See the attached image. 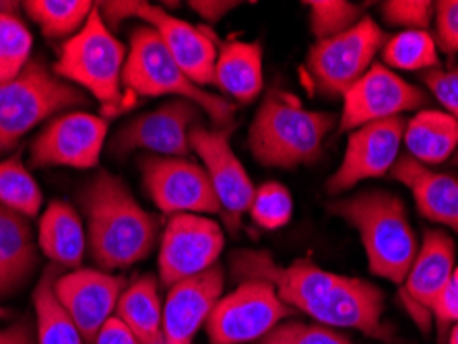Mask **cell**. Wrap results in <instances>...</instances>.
Here are the masks:
<instances>
[{
    "label": "cell",
    "mask_w": 458,
    "mask_h": 344,
    "mask_svg": "<svg viewBox=\"0 0 458 344\" xmlns=\"http://www.w3.org/2000/svg\"><path fill=\"white\" fill-rule=\"evenodd\" d=\"M123 87L131 96H174L176 99L191 101L217 128H229L233 122L235 105L192 83L165 50L157 31L149 25L139 27L132 33L123 72Z\"/></svg>",
    "instance_id": "6"
},
{
    "label": "cell",
    "mask_w": 458,
    "mask_h": 344,
    "mask_svg": "<svg viewBox=\"0 0 458 344\" xmlns=\"http://www.w3.org/2000/svg\"><path fill=\"white\" fill-rule=\"evenodd\" d=\"M407 120L403 116L366 124L352 132L339 170L327 181L328 194H341L363 180L382 178L399 161Z\"/></svg>",
    "instance_id": "16"
},
{
    "label": "cell",
    "mask_w": 458,
    "mask_h": 344,
    "mask_svg": "<svg viewBox=\"0 0 458 344\" xmlns=\"http://www.w3.org/2000/svg\"><path fill=\"white\" fill-rule=\"evenodd\" d=\"M434 3L428 0H388L382 3V17L388 25L405 27V31H428L434 19Z\"/></svg>",
    "instance_id": "35"
},
{
    "label": "cell",
    "mask_w": 458,
    "mask_h": 344,
    "mask_svg": "<svg viewBox=\"0 0 458 344\" xmlns=\"http://www.w3.org/2000/svg\"><path fill=\"white\" fill-rule=\"evenodd\" d=\"M436 9V36L437 46L444 52H458V0H440Z\"/></svg>",
    "instance_id": "37"
},
{
    "label": "cell",
    "mask_w": 458,
    "mask_h": 344,
    "mask_svg": "<svg viewBox=\"0 0 458 344\" xmlns=\"http://www.w3.org/2000/svg\"><path fill=\"white\" fill-rule=\"evenodd\" d=\"M250 217L262 229H279L292 221L293 198L279 181H267L256 188L250 208Z\"/></svg>",
    "instance_id": "32"
},
{
    "label": "cell",
    "mask_w": 458,
    "mask_h": 344,
    "mask_svg": "<svg viewBox=\"0 0 458 344\" xmlns=\"http://www.w3.org/2000/svg\"><path fill=\"white\" fill-rule=\"evenodd\" d=\"M81 202L87 217V246L102 271L128 268L153 252L157 219L112 173H98L85 186Z\"/></svg>",
    "instance_id": "2"
},
{
    "label": "cell",
    "mask_w": 458,
    "mask_h": 344,
    "mask_svg": "<svg viewBox=\"0 0 458 344\" xmlns=\"http://www.w3.org/2000/svg\"><path fill=\"white\" fill-rule=\"evenodd\" d=\"M409 157L421 165L444 164L458 147V122L446 112L421 110L407 120L405 137Z\"/></svg>",
    "instance_id": "26"
},
{
    "label": "cell",
    "mask_w": 458,
    "mask_h": 344,
    "mask_svg": "<svg viewBox=\"0 0 458 344\" xmlns=\"http://www.w3.org/2000/svg\"><path fill=\"white\" fill-rule=\"evenodd\" d=\"M131 17H137L157 31L165 50L176 60V64L186 72V77L199 87L213 85L215 63L219 48L217 38L207 27L192 25L172 17L161 6L147 3H131Z\"/></svg>",
    "instance_id": "18"
},
{
    "label": "cell",
    "mask_w": 458,
    "mask_h": 344,
    "mask_svg": "<svg viewBox=\"0 0 458 344\" xmlns=\"http://www.w3.org/2000/svg\"><path fill=\"white\" fill-rule=\"evenodd\" d=\"M60 268H46L42 279L33 291V306H36V336L38 344H83L79 328L72 323L69 314L60 306L54 295V282L60 276Z\"/></svg>",
    "instance_id": "27"
},
{
    "label": "cell",
    "mask_w": 458,
    "mask_h": 344,
    "mask_svg": "<svg viewBox=\"0 0 458 344\" xmlns=\"http://www.w3.org/2000/svg\"><path fill=\"white\" fill-rule=\"evenodd\" d=\"M384 63L394 71H434L437 66V46L428 31H401L384 44Z\"/></svg>",
    "instance_id": "30"
},
{
    "label": "cell",
    "mask_w": 458,
    "mask_h": 344,
    "mask_svg": "<svg viewBox=\"0 0 458 344\" xmlns=\"http://www.w3.org/2000/svg\"><path fill=\"white\" fill-rule=\"evenodd\" d=\"M33 38L21 19L0 11V83H9L31 63Z\"/></svg>",
    "instance_id": "31"
},
{
    "label": "cell",
    "mask_w": 458,
    "mask_h": 344,
    "mask_svg": "<svg viewBox=\"0 0 458 344\" xmlns=\"http://www.w3.org/2000/svg\"><path fill=\"white\" fill-rule=\"evenodd\" d=\"M38 246L58 268L81 266L87 249V231L79 213L69 202L54 200L39 219Z\"/></svg>",
    "instance_id": "23"
},
{
    "label": "cell",
    "mask_w": 458,
    "mask_h": 344,
    "mask_svg": "<svg viewBox=\"0 0 458 344\" xmlns=\"http://www.w3.org/2000/svg\"><path fill=\"white\" fill-rule=\"evenodd\" d=\"M293 314L267 281H242L238 289L215 303L207 320L208 344L260 340Z\"/></svg>",
    "instance_id": "8"
},
{
    "label": "cell",
    "mask_w": 458,
    "mask_h": 344,
    "mask_svg": "<svg viewBox=\"0 0 458 344\" xmlns=\"http://www.w3.org/2000/svg\"><path fill=\"white\" fill-rule=\"evenodd\" d=\"M38 266V244L27 217L0 206V297L21 289Z\"/></svg>",
    "instance_id": "22"
},
{
    "label": "cell",
    "mask_w": 458,
    "mask_h": 344,
    "mask_svg": "<svg viewBox=\"0 0 458 344\" xmlns=\"http://www.w3.org/2000/svg\"><path fill=\"white\" fill-rule=\"evenodd\" d=\"M107 120L87 112H69L54 118L30 147L33 167L93 170L102 157Z\"/></svg>",
    "instance_id": "14"
},
{
    "label": "cell",
    "mask_w": 458,
    "mask_h": 344,
    "mask_svg": "<svg viewBox=\"0 0 458 344\" xmlns=\"http://www.w3.org/2000/svg\"><path fill=\"white\" fill-rule=\"evenodd\" d=\"M454 273V241L448 233L429 229L417 252L407 279L403 281L401 299L413 315L417 326L429 330L432 307Z\"/></svg>",
    "instance_id": "19"
},
{
    "label": "cell",
    "mask_w": 458,
    "mask_h": 344,
    "mask_svg": "<svg viewBox=\"0 0 458 344\" xmlns=\"http://www.w3.org/2000/svg\"><path fill=\"white\" fill-rule=\"evenodd\" d=\"M393 178L413 194L417 211L423 219L440 222L458 233V178L453 173L429 170L413 157H399Z\"/></svg>",
    "instance_id": "21"
},
{
    "label": "cell",
    "mask_w": 458,
    "mask_h": 344,
    "mask_svg": "<svg viewBox=\"0 0 458 344\" xmlns=\"http://www.w3.org/2000/svg\"><path fill=\"white\" fill-rule=\"evenodd\" d=\"M233 276L242 281H267L292 309H300L328 328H352L374 336L382 326L384 295L372 282L322 271L308 260L279 266L268 252L240 249L232 256Z\"/></svg>",
    "instance_id": "1"
},
{
    "label": "cell",
    "mask_w": 458,
    "mask_h": 344,
    "mask_svg": "<svg viewBox=\"0 0 458 344\" xmlns=\"http://www.w3.org/2000/svg\"><path fill=\"white\" fill-rule=\"evenodd\" d=\"M429 93L440 101L448 116L458 122V69H434L421 74Z\"/></svg>",
    "instance_id": "36"
},
{
    "label": "cell",
    "mask_w": 458,
    "mask_h": 344,
    "mask_svg": "<svg viewBox=\"0 0 458 344\" xmlns=\"http://www.w3.org/2000/svg\"><path fill=\"white\" fill-rule=\"evenodd\" d=\"M384 39L386 36L380 25L374 19L361 17L352 29L316 42L306 60L314 83L327 96H345L372 66Z\"/></svg>",
    "instance_id": "9"
},
{
    "label": "cell",
    "mask_w": 458,
    "mask_h": 344,
    "mask_svg": "<svg viewBox=\"0 0 458 344\" xmlns=\"http://www.w3.org/2000/svg\"><path fill=\"white\" fill-rule=\"evenodd\" d=\"M328 211L357 229L369 271L403 285L420 252L403 200L390 192L369 190L331 202Z\"/></svg>",
    "instance_id": "3"
},
{
    "label": "cell",
    "mask_w": 458,
    "mask_h": 344,
    "mask_svg": "<svg viewBox=\"0 0 458 344\" xmlns=\"http://www.w3.org/2000/svg\"><path fill=\"white\" fill-rule=\"evenodd\" d=\"M213 85L238 104H252L262 91V48L259 42H225L215 63Z\"/></svg>",
    "instance_id": "24"
},
{
    "label": "cell",
    "mask_w": 458,
    "mask_h": 344,
    "mask_svg": "<svg viewBox=\"0 0 458 344\" xmlns=\"http://www.w3.org/2000/svg\"><path fill=\"white\" fill-rule=\"evenodd\" d=\"M145 192L153 205L167 214H200L221 213L211 180L203 165L180 157H149L140 159Z\"/></svg>",
    "instance_id": "12"
},
{
    "label": "cell",
    "mask_w": 458,
    "mask_h": 344,
    "mask_svg": "<svg viewBox=\"0 0 458 344\" xmlns=\"http://www.w3.org/2000/svg\"><path fill=\"white\" fill-rule=\"evenodd\" d=\"M42 202V190L19 155L0 161V206L33 219L38 217Z\"/></svg>",
    "instance_id": "29"
},
{
    "label": "cell",
    "mask_w": 458,
    "mask_h": 344,
    "mask_svg": "<svg viewBox=\"0 0 458 344\" xmlns=\"http://www.w3.org/2000/svg\"><path fill=\"white\" fill-rule=\"evenodd\" d=\"M191 148L203 161L225 222L229 229H235L242 214L252 205L256 186L229 145V128L211 130L203 124L194 126L191 130Z\"/></svg>",
    "instance_id": "15"
},
{
    "label": "cell",
    "mask_w": 458,
    "mask_h": 344,
    "mask_svg": "<svg viewBox=\"0 0 458 344\" xmlns=\"http://www.w3.org/2000/svg\"><path fill=\"white\" fill-rule=\"evenodd\" d=\"M126 48L114 38L98 4L81 31L66 39L54 64V74L66 83L89 91L104 105L106 116H116L126 107L123 72Z\"/></svg>",
    "instance_id": "5"
},
{
    "label": "cell",
    "mask_w": 458,
    "mask_h": 344,
    "mask_svg": "<svg viewBox=\"0 0 458 344\" xmlns=\"http://www.w3.org/2000/svg\"><path fill=\"white\" fill-rule=\"evenodd\" d=\"M429 104L426 91L407 83L399 74L376 63L357 83L343 96V112L339 118V132L382 122L413 112Z\"/></svg>",
    "instance_id": "13"
},
{
    "label": "cell",
    "mask_w": 458,
    "mask_h": 344,
    "mask_svg": "<svg viewBox=\"0 0 458 344\" xmlns=\"http://www.w3.org/2000/svg\"><path fill=\"white\" fill-rule=\"evenodd\" d=\"M306 6H310V29L318 42L339 36L361 21L360 6L345 0H314Z\"/></svg>",
    "instance_id": "33"
},
{
    "label": "cell",
    "mask_w": 458,
    "mask_h": 344,
    "mask_svg": "<svg viewBox=\"0 0 458 344\" xmlns=\"http://www.w3.org/2000/svg\"><path fill=\"white\" fill-rule=\"evenodd\" d=\"M259 344H353L336 330L322 323L283 322L277 328L262 336Z\"/></svg>",
    "instance_id": "34"
},
{
    "label": "cell",
    "mask_w": 458,
    "mask_h": 344,
    "mask_svg": "<svg viewBox=\"0 0 458 344\" xmlns=\"http://www.w3.org/2000/svg\"><path fill=\"white\" fill-rule=\"evenodd\" d=\"M93 344H140L134 336L128 332L126 326L118 318L107 320L102 332L98 334V339Z\"/></svg>",
    "instance_id": "39"
},
{
    "label": "cell",
    "mask_w": 458,
    "mask_h": 344,
    "mask_svg": "<svg viewBox=\"0 0 458 344\" xmlns=\"http://www.w3.org/2000/svg\"><path fill=\"white\" fill-rule=\"evenodd\" d=\"M335 122L333 113L310 112L293 93L273 89L256 112L248 145L259 164L293 170L320 157Z\"/></svg>",
    "instance_id": "4"
},
{
    "label": "cell",
    "mask_w": 458,
    "mask_h": 344,
    "mask_svg": "<svg viewBox=\"0 0 458 344\" xmlns=\"http://www.w3.org/2000/svg\"><path fill=\"white\" fill-rule=\"evenodd\" d=\"M224 281V268L213 266L170 287L164 306V344H192L194 334L207 323L215 303L221 299Z\"/></svg>",
    "instance_id": "20"
},
{
    "label": "cell",
    "mask_w": 458,
    "mask_h": 344,
    "mask_svg": "<svg viewBox=\"0 0 458 344\" xmlns=\"http://www.w3.org/2000/svg\"><path fill=\"white\" fill-rule=\"evenodd\" d=\"M200 110L191 101L172 99L157 110L132 118L114 134L110 153L116 157L132 151H147L157 157H180L191 155V130L200 122Z\"/></svg>",
    "instance_id": "11"
},
{
    "label": "cell",
    "mask_w": 458,
    "mask_h": 344,
    "mask_svg": "<svg viewBox=\"0 0 458 344\" xmlns=\"http://www.w3.org/2000/svg\"><path fill=\"white\" fill-rule=\"evenodd\" d=\"M238 4L240 3H221V0H194V3H191L192 9L208 23H217Z\"/></svg>",
    "instance_id": "40"
},
{
    "label": "cell",
    "mask_w": 458,
    "mask_h": 344,
    "mask_svg": "<svg viewBox=\"0 0 458 344\" xmlns=\"http://www.w3.org/2000/svg\"><path fill=\"white\" fill-rule=\"evenodd\" d=\"M432 318L437 323V334L444 336L458 322V266L450 276L446 287L437 295V299L432 307Z\"/></svg>",
    "instance_id": "38"
},
{
    "label": "cell",
    "mask_w": 458,
    "mask_h": 344,
    "mask_svg": "<svg viewBox=\"0 0 458 344\" xmlns=\"http://www.w3.org/2000/svg\"><path fill=\"white\" fill-rule=\"evenodd\" d=\"M448 344H458V322L450 330V336H448Z\"/></svg>",
    "instance_id": "42"
},
{
    "label": "cell",
    "mask_w": 458,
    "mask_h": 344,
    "mask_svg": "<svg viewBox=\"0 0 458 344\" xmlns=\"http://www.w3.org/2000/svg\"><path fill=\"white\" fill-rule=\"evenodd\" d=\"M96 4L89 0H30L25 3L27 15L46 38H72L87 23Z\"/></svg>",
    "instance_id": "28"
},
{
    "label": "cell",
    "mask_w": 458,
    "mask_h": 344,
    "mask_svg": "<svg viewBox=\"0 0 458 344\" xmlns=\"http://www.w3.org/2000/svg\"><path fill=\"white\" fill-rule=\"evenodd\" d=\"M456 164H458V157H456Z\"/></svg>",
    "instance_id": "44"
},
{
    "label": "cell",
    "mask_w": 458,
    "mask_h": 344,
    "mask_svg": "<svg viewBox=\"0 0 458 344\" xmlns=\"http://www.w3.org/2000/svg\"><path fill=\"white\" fill-rule=\"evenodd\" d=\"M224 246V231L213 219L200 214H174L161 238L159 281L170 289L211 271L217 266Z\"/></svg>",
    "instance_id": "10"
},
{
    "label": "cell",
    "mask_w": 458,
    "mask_h": 344,
    "mask_svg": "<svg viewBox=\"0 0 458 344\" xmlns=\"http://www.w3.org/2000/svg\"><path fill=\"white\" fill-rule=\"evenodd\" d=\"M114 318L123 322L140 344H164V307L155 276H140L124 289Z\"/></svg>",
    "instance_id": "25"
},
{
    "label": "cell",
    "mask_w": 458,
    "mask_h": 344,
    "mask_svg": "<svg viewBox=\"0 0 458 344\" xmlns=\"http://www.w3.org/2000/svg\"><path fill=\"white\" fill-rule=\"evenodd\" d=\"M87 104L83 91L31 60L17 79L0 83V153L11 151L27 132L58 112Z\"/></svg>",
    "instance_id": "7"
},
{
    "label": "cell",
    "mask_w": 458,
    "mask_h": 344,
    "mask_svg": "<svg viewBox=\"0 0 458 344\" xmlns=\"http://www.w3.org/2000/svg\"><path fill=\"white\" fill-rule=\"evenodd\" d=\"M126 281L96 268H75L60 274L54 295L87 344H93L107 320L114 318Z\"/></svg>",
    "instance_id": "17"
},
{
    "label": "cell",
    "mask_w": 458,
    "mask_h": 344,
    "mask_svg": "<svg viewBox=\"0 0 458 344\" xmlns=\"http://www.w3.org/2000/svg\"><path fill=\"white\" fill-rule=\"evenodd\" d=\"M0 344H38V336H33L30 322H17L0 330Z\"/></svg>",
    "instance_id": "41"
},
{
    "label": "cell",
    "mask_w": 458,
    "mask_h": 344,
    "mask_svg": "<svg viewBox=\"0 0 458 344\" xmlns=\"http://www.w3.org/2000/svg\"><path fill=\"white\" fill-rule=\"evenodd\" d=\"M4 315H6V312H4V309H3V307H0V320H3V318H4Z\"/></svg>",
    "instance_id": "43"
}]
</instances>
